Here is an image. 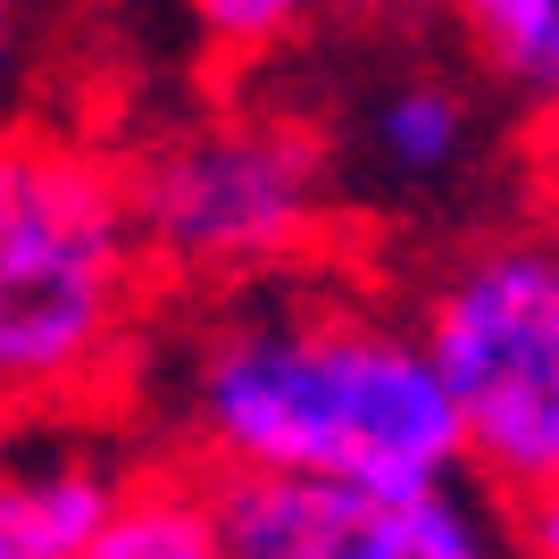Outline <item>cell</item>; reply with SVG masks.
Returning a JSON list of instances; mask_svg holds the SVG:
<instances>
[{
    "mask_svg": "<svg viewBox=\"0 0 559 559\" xmlns=\"http://www.w3.org/2000/svg\"><path fill=\"white\" fill-rule=\"evenodd\" d=\"M192 467L426 492L460 476V418L409 326L359 301H242L192 359Z\"/></svg>",
    "mask_w": 559,
    "mask_h": 559,
    "instance_id": "cell-1",
    "label": "cell"
},
{
    "mask_svg": "<svg viewBox=\"0 0 559 559\" xmlns=\"http://www.w3.org/2000/svg\"><path fill=\"white\" fill-rule=\"evenodd\" d=\"M142 276L126 167L59 134H0V409L109 401L134 359Z\"/></svg>",
    "mask_w": 559,
    "mask_h": 559,
    "instance_id": "cell-2",
    "label": "cell"
},
{
    "mask_svg": "<svg viewBox=\"0 0 559 559\" xmlns=\"http://www.w3.org/2000/svg\"><path fill=\"white\" fill-rule=\"evenodd\" d=\"M418 350L460 418V476L501 518H526L551 559L559 492V267L543 234H492L435 284Z\"/></svg>",
    "mask_w": 559,
    "mask_h": 559,
    "instance_id": "cell-3",
    "label": "cell"
},
{
    "mask_svg": "<svg viewBox=\"0 0 559 559\" xmlns=\"http://www.w3.org/2000/svg\"><path fill=\"white\" fill-rule=\"evenodd\" d=\"M326 185L334 167L318 126L284 109H226L167 134L126 176V210L142 267L251 293L326 251Z\"/></svg>",
    "mask_w": 559,
    "mask_h": 559,
    "instance_id": "cell-4",
    "label": "cell"
},
{
    "mask_svg": "<svg viewBox=\"0 0 559 559\" xmlns=\"http://www.w3.org/2000/svg\"><path fill=\"white\" fill-rule=\"evenodd\" d=\"M226 559H535L518 518L467 501L460 476L426 492H359L326 476H251L201 467Z\"/></svg>",
    "mask_w": 559,
    "mask_h": 559,
    "instance_id": "cell-5",
    "label": "cell"
},
{
    "mask_svg": "<svg viewBox=\"0 0 559 559\" xmlns=\"http://www.w3.org/2000/svg\"><path fill=\"white\" fill-rule=\"evenodd\" d=\"M75 559H226L201 467L176 460V467H151V476H117L109 510L93 518Z\"/></svg>",
    "mask_w": 559,
    "mask_h": 559,
    "instance_id": "cell-6",
    "label": "cell"
},
{
    "mask_svg": "<svg viewBox=\"0 0 559 559\" xmlns=\"http://www.w3.org/2000/svg\"><path fill=\"white\" fill-rule=\"evenodd\" d=\"M117 476L93 460L0 467V559H75L93 518L109 510Z\"/></svg>",
    "mask_w": 559,
    "mask_h": 559,
    "instance_id": "cell-7",
    "label": "cell"
},
{
    "mask_svg": "<svg viewBox=\"0 0 559 559\" xmlns=\"http://www.w3.org/2000/svg\"><path fill=\"white\" fill-rule=\"evenodd\" d=\"M376 159L393 167V176H409V185H443V176H460L467 142H476V109H467L460 84H443V75H409V84H393V93L376 100Z\"/></svg>",
    "mask_w": 559,
    "mask_h": 559,
    "instance_id": "cell-8",
    "label": "cell"
},
{
    "mask_svg": "<svg viewBox=\"0 0 559 559\" xmlns=\"http://www.w3.org/2000/svg\"><path fill=\"white\" fill-rule=\"evenodd\" d=\"M451 25L467 34L476 68L518 100H551L559 84V0H443Z\"/></svg>",
    "mask_w": 559,
    "mask_h": 559,
    "instance_id": "cell-9",
    "label": "cell"
},
{
    "mask_svg": "<svg viewBox=\"0 0 559 559\" xmlns=\"http://www.w3.org/2000/svg\"><path fill=\"white\" fill-rule=\"evenodd\" d=\"M217 59H267L318 17V0H185Z\"/></svg>",
    "mask_w": 559,
    "mask_h": 559,
    "instance_id": "cell-10",
    "label": "cell"
},
{
    "mask_svg": "<svg viewBox=\"0 0 559 559\" xmlns=\"http://www.w3.org/2000/svg\"><path fill=\"white\" fill-rule=\"evenodd\" d=\"M17 59H25V0H0V93H9Z\"/></svg>",
    "mask_w": 559,
    "mask_h": 559,
    "instance_id": "cell-11",
    "label": "cell"
},
{
    "mask_svg": "<svg viewBox=\"0 0 559 559\" xmlns=\"http://www.w3.org/2000/svg\"><path fill=\"white\" fill-rule=\"evenodd\" d=\"M17 426H25V418H17V409H0V467L17 460Z\"/></svg>",
    "mask_w": 559,
    "mask_h": 559,
    "instance_id": "cell-12",
    "label": "cell"
},
{
    "mask_svg": "<svg viewBox=\"0 0 559 559\" xmlns=\"http://www.w3.org/2000/svg\"><path fill=\"white\" fill-rule=\"evenodd\" d=\"M318 9H376V0H318Z\"/></svg>",
    "mask_w": 559,
    "mask_h": 559,
    "instance_id": "cell-13",
    "label": "cell"
}]
</instances>
